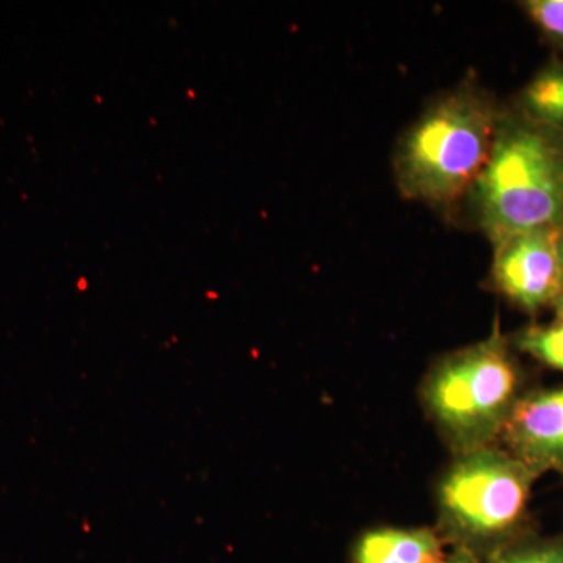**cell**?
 Listing matches in <instances>:
<instances>
[{
	"mask_svg": "<svg viewBox=\"0 0 563 563\" xmlns=\"http://www.w3.org/2000/svg\"><path fill=\"white\" fill-rule=\"evenodd\" d=\"M529 121L563 136V60L553 58L533 74L515 102Z\"/></svg>",
	"mask_w": 563,
	"mask_h": 563,
	"instance_id": "cell-8",
	"label": "cell"
},
{
	"mask_svg": "<svg viewBox=\"0 0 563 563\" xmlns=\"http://www.w3.org/2000/svg\"><path fill=\"white\" fill-rule=\"evenodd\" d=\"M554 312H555V321L561 322L563 324V295L559 296L553 303Z\"/></svg>",
	"mask_w": 563,
	"mask_h": 563,
	"instance_id": "cell-13",
	"label": "cell"
},
{
	"mask_svg": "<svg viewBox=\"0 0 563 563\" xmlns=\"http://www.w3.org/2000/svg\"><path fill=\"white\" fill-rule=\"evenodd\" d=\"M559 250H561L562 272H563V229L561 235V243H559Z\"/></svg>",
	"mask_w": 563,
	"mask_h": 563,
	"instance_id": "cell-14",
	"label": "cell"
},
{
	"mask_svg": "<svg viewBox=\"0 0 563 563\" xmlns=\"http://www.w3.org/2000/svg\"><path fill=\"white\" fill-rule=\"evenodd\" d=\"M537 476L506 451L484 446L463 453L440 485L444 520L466 542L506 539L523 521Z\"/></svg>",
	"mask_w": 563,
	"mask_h": 563,
	"instance_id": "cell-4",
	"label": "cell"
},
{
	"mask_svg": "<svg viewBox=\"0 0 563 563\" xmlns=\"http://www.w3.org/2000/svg\"><path fill=\"white\" fill-rule=\"evenodd\" d=\"M446 563H477V561L468 548H461Z\"/></svg>",
	"mask_w": 563,
	"mask_h": 563,
	"instance_id": "cell-12",
	"label": "cell"
},
{
	"mask_svg": "<svg viewBox=\"0 0 563 563\" xmlns=\"http://www.w3.org/2000/svg\"><path fill=\"white\" fill-rule=\"evenodd\" d=\"M503 432L510 453L532 472L563 473V387L518 399Z\"/></svg>",
	"mask_w": 563,
	"mask_h": 563,
	"instance_id": "cell-6",
	"label": "cell"
},
{
	"mask_svg": "<svg viewBox=\"0 0 563 563\" xmlns=\"http://www.w3.org/2000/svg\"><path fill=\"white\" fill-rule=\"evenodd\" d=\"M501 113L476 81H463L437 98L396 150L401 195L433 207H450L470 195L490 155Z\"/></svg>",
	"mask_w": 563,
	"mask_h": 563,
	"instance_id": "cell-1",
	"label": "cell"
},
{
	"mask_svg": "<svg viewBox=\"0 0 563 563\" xmlns=\"http://www.w3.org/2000/svg\"><path fill=\"white\" fill-rule=\"evenodd\" d=\"M520 5L542 38L563 52V0H526Z\"/></svg>",
	"mask_w": 563,
	"mask_h": 563,
	"instance_id": "cell-10",
	"label": "cell"
},
{
	"mask_svg": "<svg viewBox=\"0 0 563 563\" xmlns=\"http://www.w3.org/2000/svg\"><path fill=\"white\" fill-rule=\"evenodd\" d=\"M562 229L517 233L495 243L493 285L525 312L537 313L563 295Z\"/></svg>",
	"mask_w": 563,
	"mask_h": 563,
	"instance_id": "cell-5",
	"label": "cell"
},
{
	"mask_svg": "<svg viewBox=\"0 0 563 563\" xmlns=\"http://www.w3.org/2000/svg\"><path fill=\"white\" fill-rule=\"evenodd\" d=\"M474 217L492 243L563 225V136L503 110L472 191Z\"/></svg>",
	"mask_w": 563,
	"mask_h": 563,
	"instance_id": "cell-2",
	"label": "cell"
},
{
	"mask_svg": "<svg viewBox=\"0 0 563 563\" xmlns=\"http://www.w3.org/2000/svg\"><path fill=\"white\" fill-rule=\"evenodd\" d=\"M515 347L525 354L550 366L555 372L563 373V324H533L521 329L515 335Z\"/></svg>",
	"mask_w": 563,
	"mask_h": 563,
	"instance_id": "cell-9",
	"label": "cell"
},
{
	"mask_svg": "<svg viewBox=\"0 0 563 563\" xmlns=\"http://www.w3.org/2000/svg\"><path fill=\"white\" fill-rule=\"evenodd\" d=\"M520 369L501 333L455 352L433 369L426 402L463 453L488 446L518 402Z\"/></svg>",
	"mask_w": 563,
	"mask_h": 563,
	"instance_id": "cell-3",
	"label": "cell"
},
{
	"mask_svg": "<svg viewBox=\"0 0 563 563\" xmlns=\"http://www.w3.org/2000/svg\"><path fill=\"white\" fill-rule=\"evenodd\" d=\"M490 563H563V539L503 548L492 555Z\"/></svg>",
	"mask_w": 563,
	"mask_h": 563,
	"instance_id": "cell-11",
	"label": "cell"
},
{
	"mask_svg": "<svg viewBox=\"0 0 563 563\" xmlns=\"http://www.w3.org/2000/svg\"><path fill=\"white\" fill-rule=\"evenodd\" d=\"M354 563H446L443 544L429 529H374L361 537Z\"/></svg>",
	"mask_w": 563,
	"mask_h": 563,
	"instance_id": "cell-7",
	"label": "cell"
}]
</instances>
